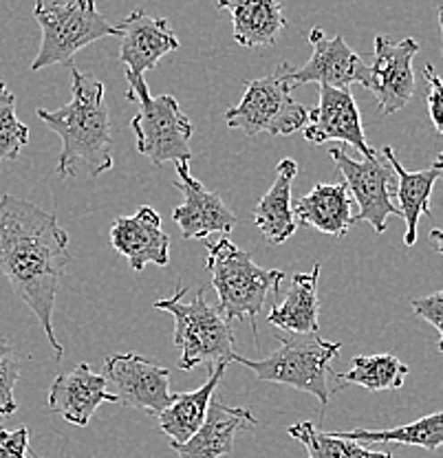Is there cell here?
Instances as JSON below:
<instances>
[{"label":"cell","mask_w":443,"mask_h":458,"mask_svg":"<svg viewBox=\"0 0 443 458\" xmlns=\"http://www.w3.org/2000/svg\"><path fill=\"white\" fill-rule=\"evenodd\" d=\"M126 82L131 86L126 98L137 102L140 111L131 119V128L135 132L137 152L152 161V165L181 164L192 161L190 140L194 128L188 114L181 111L177 98L173 95H159L152 98L144 78L128 73Z\"/></svg>","instance_id":"5b68a950"},{"label":"cell","mask_w":443,"mask_h":458,"mask_svg":"<svg viewBox=\"0 0 443 458\" xmlns=\"http://www.w3.org/2000/svg\"><path fill=\"white\" fill-rule=\"evenodd\" d=\"M318 280H320V265H313L309 274H295L283 302L271 309L267 322L292 335H316L320 331Z\"/></svg>","instance_id":"44dd1931"},{"label":"cell","mask_w":443,"mask_h":458,"mask_svg":"<svg viewBox=\"0 0 443 458\" xmlns=\"http://www.w3.org/2000/svg\"><path fill=\"white\" fill-rule=\"evenodd\" d=\"M437 13H439V25H441V33H443V3L439 4V9H437ZM441 57H443V47H441Z\"/></svg>","instance_id":"836d02e7"},{"label":"cell","mask_w":443,"mask_h":458,"mask_svg":"<svg viewBox=\"0 0 443 458\" xmlns=\"http://www.w3.org/2000/svg\"><path fill=\"white\" fill-rule=\"evenodd\" d=\"M382 155L390 161L395 176H397V192H395V197L399 199V216L406 223L404 245L413 247L414 242H417L419 218H422L423 214H426V216H432L430 194L437 179H441V170L439 165L435 164L428 170L408 172L402 164H399V159L395 157V150L390 146L382 148Z\"/></svg>","instance_id":"7402d4cb"},{"label":"cell","mask_w":443,"mask_h":458,"mask_svg":"<svg viewBox=\"0 0 443 458\" xmlns=\"http://www.w3.org/2000/svg\"><path fill=\"white\" fill-rule=\"evenodd\" d=\"M119 45L117 62L128 66V73L144 78L164 55L179 49V40L170 27L168 18H155L144 9H135L117 22Z\"/></svg>","instance_id":"9a60e30c"},{"label":"cell","mask_w":443,"mask_h":458,"mask_svg":"<svg viewBox=\"0 0 443 458\" xmlns=\"http://www.w3.org/2000/svg\"><path fill=\"white\" fill-rule=\"evenodd\" d=\"M435 164H437V165H439V170H441V179H443V150L439 152V159H437V161H435Z\"/></svg>","instance_id":"e575fe53"},{"label":"cell","mask_w":443,"mask_h":458,"mask_svg":"<svg viewBox=\"0 0 443 458\" xmlns=\"http://www.w3.org/2000/svg\"><path fill=\"white\" fill-rule=\"evenodd\" d=\"M185 286L179 284L173 298L157 300L155 309L168 311L175 319L173 342L179 346V369L192 370L201 364H230L234 360V331L221 311L208 304L206 293L183 302Z\"/></svg>","instance_id":"277c9868"},{"label":"cell","mask_w":443,"mask_h":458,"mask_svg":"<svg viewBox=\"0 0 443 458\" xmlns=\"http://www.w3.org/2000/svg\"><path fill=\"white\" fill-rule=\"evenodd\" d=\"M71 265L69 233L55 218L25 199L0 197V271L13 293L40 319L55 360L64 348L54 333L55 295Z\"/></svg>","instance_id":"6da1fadb"},{"label":"cell","mask_w":443,"mask_h":458,"mask_svg":"<svg viewBox=\"0 0 443 458\" xmlns=\"http://www.w3.org/2000/svg\"><path fill=\"white\" fill-rule=\"evenodd\" d=\"M111 245L135 271H144L146 265L166 267L170 262V236L161 227L159 212L150 205H141L132 216H117L113 221Z\"/></svg>","instance_id":"2e32d148"},{"label":"cell","mask_w":443,"mask_h":458,"mask_svg":"<svg viewBox=\"0 0 443 458\" xmlns=\"http://www.w3.org/2000/svg\"><path fill=\"white\" fill-rule=\"evenodd\" d=\"M289 71L292 64L280 62L267 78L245 82L241 102L226 111L227 126L238 128L247 137H256L260 132L285 137L302 131L309 119V108L294 99Z\"/></svg>","instance_id":"ba28073f"},{"label":"cell","mask_w":443,"mask_h":458,"mask_svg":"<svg viewBox=\"0 0 443 458\" xmlns=\"http://www.w3.org/2000/svg\"><path fill=\"white\" fill-rule=\"evenodd\" d=\"M423 78L428 82V113H430L437 132L443 135V80L432 64L423 66Z\"/></svg>","instance_id":"f546056e"},{"label":"cell","mask_w":443,"mask_h":458,"mask_svg":"<svg viewBox=\"0 0 443 458\" xmlns=\"http://www.w3.org/2000/svg\"><path fill=\"white\" fill-rule=\"evenodd\" d=\"M27 450H30V428L0 432V458H27Z\"/></svg>","instance_id":"1f68e13d"},{"label":"cell","mask_w":443,"mask_h":458,"mask_svg":"<svg viewBox=\"0 0 443 458\" xmlns=\"http://www.w3.org/2000/svg\"><path fill=\"white\" fill-rule=\"evenodd\" d=\"M179 179L175 188L183 194V203L175 208L173 221L181 229L185 241H201L209 233H230L236 227V216L217 192H209L206 185L190 174L188 161L177 164Z\"/></svg>","instance_id":"5bb4252c"},{"label":"cell","mask_w":443,"mask_h":458,"mask_svg":"<svg viewBox=\"0 0 443 458\" xmlns=\"http://www.w3.org/2000/svg\"><path fill=\"white\" fill-rule=\"evenodd\" d=\"M302 135L313 146H322V143L333 140L349 143L360 155H364V159H373L378 155V150L366 143L362 114L351 89L320 86L318 106L309 111V119L302 128Z\"/></svg>","instance_id":"4fadbf2b"},{"label":"cell","mask_w":443,"mask_h":458,"mask_svg":"<svg viewBox=\"0 0 443 458\" xmlns=\"http://www.w3.org/2000/svg\"><path fill=\"white\" fill-rule=\"evenodd\" d=\"M227 364H217L206 384L194 393H173L168 408L159 414V428L173 443H188L199 432L208 417L209 401L221 384Z\"/></svg>","instance_id":"603a6c76"},{"label":"cell","mask_w":443,"mask_h":458,"mask_svg":"<svg viewBox=\"0 0 443 458\" xmlns=\"http://www.w3.org/2000/svg\"><path fill=\"white\" fill-rule=\"evenodd\" d=\"M104 377L115 388L117 403L159 417L173 401L170 369L137 352H115L104 360Z\"/></svg>","instance_id":"30bf717a"},{"label":"cell","mask_w":443,"mask_h":458,"mask_svg":"<svg viewBox=\"0 0 443 458\" xmlns=\"http://www.w3.org/2000/svg\"><path fill=\"white\" fill-rule=\"evenodd\" d=\"M430 241H432V245H435V250L443 256V229H437V227L432 229Z\"/></svg>","instance_id":"d6a6232c"},{"label":"cell","mask_w":443,"mask_h":458,"mask_svg":"<svg viewBox=\"0 0 443 458\" xmlns=\"http://www.w3.org/2000/svg\"><path fill=\"white\" fill-rule=\"evenodd\" d=\"M411 307L417 318L426 319L439 331V351L443 352V291L426 295V298H414L411 300Z\"/></svg>","instance_id":"4dcf8cb0"},{"label":"cell","mask_w":443,"mask_h":458,"mask_svg":"<svg viewBox=\"0 0 443 458\" xmlns=\"http://www.w3.org/2000/svg\"><path fill=\"white\" fill-rule=\"evenodd\" d=\"M18 377H21V357L16 348L0 335V414L3 417H9L18 408L16 397H13Z\"/></svg>","instance_id":"f1b7e54d"},{"label":"cell","mask_w":443,"mask_h":458,"mask_svg":"<svg viewBox=\"0 0 443 458\" xmlns=\"http://www.w3.org/2000/svg\"><path fill=\"white\" fill-rule=\"evenodd\" d=\"M259 419L247 408H232L212 399L201 429L188 443H173L170 447L179 458H223L234 452V438L243 429H254Z\"/></svg>","instance_id":"ac0fdd59"},{"label":"cell","mask_w":443,"mask_h":458,"mask_svg":"<svg viewBox=\"0 0 443 458\" xmlns=\"http://www.w3.org/2000/svg\"><path fill=\"white\" fill-rule=\"evenodd\" d=\"M345 441L362 443H402V445H417L428 452H435L443 445V412L428 414L406 426L390 429H354V432H333Z\"/></svg>","instance_id":"484cf974"},{"label":"cell","mask_w":443,"mask_h":458,"mask_svg":"<svg viewBox=\"0 0 443 458\" xmlns=\"http://www.w3.org/2000/svg\"><path fill=\"white\" fill-rule=\"evenodd\" d=\"M408 366L393 352H375V355L354 357L351 370L336 375L337 390L345 386H360L366 390H399L406 381Z\"/></svg>","instance_id":"d4e9b609"},{"label":"cell","mask_w":443,"mask_h":458,"mask_svg":"<svg viewBox=\"0 0 443 458\" xmlns=\"http://www.w3.org/2000/svg\"><path fill=\"white\" fill-rule=\"evenodd\" d=\"M3 429H4V428H3V423H0V432H3Z\"/></svg>","instance_id":"d590c367"},{"label":"cell","mask_w":443,"mask_h":458,"mask_svg":"<svg viewBox=\"0 0 443 458\" xmlns=\"http://www.w3.org/2000/svg\"><path fill=\"white\" fill-rule=\"evenodd\" d=\"M217 7L230 13L234 40L247 49L274 45L287 22L283 4L276 0H221Z\"/></svg>","instance_id":"cb8c5ba5"},{"label":"cell","mask_w":443,"mask_h":458,"mask_svg":"<svg viewBox=\"0 0 443 458\" xmlns=\"http://www.w3.org/2000/svg\"><path fill=\"white\" fill-rule=\"evenodd\" d=\"M311 57L304 66H292L289 80L294 89L309 82H318L328 89H349L351 84H371V66L360 54H355L340 33L328 36L320 27L309 31Z\"/></svg>","instance_id":"8fae6325"},{"label":"cell","mask_w":443,"mask_h":458,"mask_svg":"<svg viewBox=\"0 0 443 458\" xmlns=\"http://www.w3.org/2000/svg\"><path fill=\"white\" fill-rule=\"evenodd\" d=\"M294 216L302 225H309L328 236H346L355 225L351 212V194L342 183H318L311 192L295 200Z\"/></svg>","instance_id":"ffe728a7"},{"label":"cell","mask_w":443,"mask_h":458,"mask_svg":"<svg viewBox=\"0 0 443 458\" xmlns=\"http://www.w3.org/2000/svg\"><path fill=\"white\" fill-rule=\"evenodd\" d=\"M298 176V164L294 159H283L276 165V176L271 188L254 208V225L271 245H283L295 233L292 188Z\"/></svg>","instance_id":"d6986e66"},{"label":"cell","mask_w":443,"mask_h":458,"mask_svg":"<svg viewBox=\"0 0 443 458\" xmlns=\"http://www.w3.org/2000/svg\"><path fill=\"white\" fill-rule=\"evenodd\" d=\"M102 403H117V397L108 393V381L102 372H95L89 364L75 366L73 370L60 372L51 384L47 408L60 414L73 426H89L93 414Z\"/></svg>","instance_id":"e0dca14e"},{"label":"cell","mask_w":443,"mask_h":458,"mask_svg":"<svg viewBox=\"0 0 443 458\" xmlns=\"http://www.w3.org/2000/svg\"><path fill=\"white\" fill-rule=\"evenodd\" d=\"M333 164L345 176V185L351 197L360 205V214L354 216V223L366 221L378 233L386 232V218L397 214L399 208L393 203V194L397 192V181L390 161L384 155H375L373 159L357 161L351 159L342 148L328 150Z\"/></svg>","instance_id":"9c48e42d"},{"label":"cell","mask_w":443,"mask_h":458,"mask_svg":"<svg viewBox=\"0 0 443 458\" xmlns=\"http://www.w3.org/2000/svg\"><path fill=\"white\" fill-rule=\"evenodd\" d=\"M30 458H40V456H30Z\"/></svg>","instance_id":"8d00e7d4"},{"label":"cell","mask_w":443,"mask_h":458,"mask_svg":"<svg viewBox=\"0 0 443 458\" xmlns=\"http://www.w3.org/2000/svg\"><path fill=\"white\" fill-rule=\"evenodd\" d=\"M276 337L280 348L265 360H245L234 355L232 361L254 370L260 381L283 384L300 393H309L320 401L322 408H327L331 401L327 375L331 370V361L340 355L342 344L325 342L318 335H292V333Z\"/></svg>","instance_id":"8992f818"},{"label":"cell","mask_w":443,"mask_h":458,"mask_svg":"<svg viewBox=\"0 0 443 458\" xmlns=\"http://www.w3.org/2000/svg\"><path fill=\"white\" fill-rule=\"evenodd\" d=\"M287 434L307 447L309 458H395L388 452H371L355 441H345L336 434L318 429L313 423L300 421L287 429Z\"/></svg>","instance_id":"4316f807"},{"label":"cell","mask_w":443,"mask_h":458,"mask_svg":"<svg viewBox=\"0 0 443 458\" xmlns=\"http://www.w3.org/2000/svg\"><path fill=\"white\" fill-rule=\"evenodd\" d=\"M206 267L218 295V311L227 322L247 318L256 335V318L271 293H278L285 274L280 269H265L256 265L247 251L236 247L230 238L221 236L208 245ZM259 342V335H256Z\"/></svg>","instance_id":"3957f363"},{"label":"cell","mask_w":443,"mask_h":458,"mask_svg":"<svg viewBox=\"0 0 443 458\" xmlns=\"http://www.w3.org/2000/svg\"><path fill=\"white\" fill-rule=\"evenodd\" d=\"M38 25L42 29L40 51L31 71L54 64H71L75 54L106 36H119L117 25H111L90 0L51 3L38 0L33 7Z\"/></svg>","instance_id":"52a82bcc"},{"label":"cell","mask_w":443,"mask_h":458,"mask_svg":"<svg viewBox=\"0 0 443 458\" xmlns=\"http://www.w3.org/2000/svg\"><path fill=\"white\" fill-rule=\"evenodd\" d=\"M71 66L73 98L58 111L40 108L38 117L62 140L55 172L62 179L75 174L99 176L113 170V126L104 104V84L93 75Z\"/></svg>","instance_id":"7a4b0ae2"},{"label":"cell","mask_w":443,"mask_h":458,"mask_svg":"<svg viewBox=\"0 0 443 458\" xmlns=\"http://www.w3.org/2000/svg\"><path fill=\"white\" fill-rule=\"evenodd\" d=\"M419 54V42L413 38L393 40L390 36H375V54L371 62L369 90L375 95L379 114L402 111L414 95L413 60Z\"/></svg>","instance_id":"7c38bea8"},{"label":"cell","mask_w":443,"mask_h":458,"mask_svg":"<svg viewBox=\"0 0 443 458\" xmlns=\"http://www.w3.org/2000/svg\"><path fill=\"white\" fill-rule=\"evenodd\" d=\"M30 141V126L16 114V95L9 86L0 82V161L18 159L22 148Z\"/></svg>","instance_id":"83f0119b"}]
</instances>
